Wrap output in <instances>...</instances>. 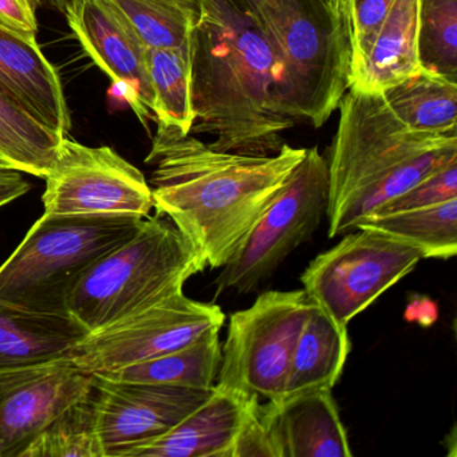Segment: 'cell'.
<instances>
[{
    "label": "cell",
    "mask_w": 457,
    "mask_h": 457,
    "mask_svg": "<svg viewBox=\"0 0 457 457\" xmlns=\"http://www.w3.org/2000/svg\"><path fill=\"white\" fill-rule=\"evenodd\" d=\"M306 148L283 144L271 156L216 151L195 135L157 125L145 162L154 165V208L191 243L205 266L221 269L269 207Z\"/></svg>",
    "instance_id": "cell-1"
},
{
    "label": "cell",
    "mask_w": 457,
    "mask_h": 457,
    "mask_svg": "<svg viewBox=\"0 0 457 457\" xmlns=\"http://www.w3.org/2000/svg\"><path fill=\"white\" fill-rule=\"evenodd\" d=\"M278 62L261 26L231 0H203L192 33L191 135L216 151L271 156L295 121L277 104Z\"/></svg>",
    "instance_id": "cell-2"
},
{
    "label": "cell",
    "mask_w": 457,
    "mask_h": 457,
    "mask_svg": "<svg viewBox=\"0 0 457 457\" xmlns=\"http://www.w3.org/2000/svg\"><path fill=\"white\" fill-rule=\"evenodd\" d=\"M328 164V237L457 162V132H420L393 113L384 95L347 90Z\"/></svg>",
    "instance_id": "cell-3"
},
{
    "label": "cell",
    "mask_w": 457,
    "mask_h": 457,
    "mask_svg": "<svg viewBox=\"0 0 457 457\" xmlns=\"http://www.w3.org/2000/svg\"><path fill=\"white\" fill-rule=\"evenodd\" d=\"M258 25L277 57L278 108L323 127L349 90L346 0H267Z\"/></svg>",
    "instance_id": "cell-4"
},
{
    "label": "cell",
    "mask_w": 457,
    "mask_h": 457,
    "mask_svg": "<svg viewBox=\"0 0 457 457\" xmlns=\"http://www.w3.org/2000/svg\"><path fill=\"white\" fill-rule=\"evenodd\" d=\"M191 243L165 216L144 219L135 237L104 256L71 293L68 312L90 333L183 293L205 269Z\"/></svg>",
    "instance_id": "cell-5"
},
{
    "label": "cell",
    "mask_w": 457,
    "mask_h": 457,
    "mask_svg": "<svg viewBox=\"0 0 457 457\" xmlns=\"http://www.w3.org/2000/svg\"><path fill=\"white\" fill-rule=\"evenodd\" d=\"M144 219L44 213L0 266V301L30 312L69 315V298L79 280L135 237Z\"/></svg>",
    "instance_id": "cell-6"
},
{
    "label": "cell",
    "mask_w": 457,
    "mask_h": 457,
    "mask_svg": "<svg viewBox=\"0 0 457 457\" xmlns=\"http://www.w3.org/2000/svg\"><path fill=\"white\" fill-rule=\"evenodd\" d=\"M314 302L306 291H266L229 317L215 387L242 397L279 400Z\"/></svg>",
    "instance_id": "cell-7"
},
{
    "label": "cell",
    "mask_w": 457,
    "mask_h": 457,
    "mask_svg": "<svg viewBox=\"0 0 457 457\" xmlns=\"http://www.w3.org/2000/svg\"><path fill=\"white\" fill-rule=\"evenodd\" d=\"M328 203L326 157L317 148L306 149L302 162L221 267L213 282L216 295L227 290L239 294L258 290L314 234L326 215Z\"/></svg>",
    "instance_id": "cell-8"
},
{
    "label": "cell",
    "mask_w": 457,
    "mask_h": 457,
    "mask_svg": "<svg viewBox=\"0 0 457 457\" xmlns=\"http://www.w3.org/2000/svg\"><path fill=\"white\" fill-rule=\"evenodd\" d=\"M310 262L301 283L315 304L341 328L409 274L424 253L371 227H357Z\"/></svg>",
    "instance_id": "cell-9"
},
{
    "label": "cell",
    "mask_w": 457,
    "mask_h": 457,
    "mask_svg": "<svg viewBox=\"0 0 457 457\" xmlns=\"http://www.w3.org/2000/svg\"><path fill=\"white\" fill-rule=\"evenodd\" d=\"M226 322L223 310L184 293L90 333L71 360L90 374H106L188 346Z\"/></svg>",
    "instance_id": "cell-10"
},
{
    "label": "cell",
    "mask_w": 457,
    "mask_h": 457,
    "mask_svg": "<svg viewBox=\"0 0 457 457\" xmlns=\"http://www.w3.org/2000/svg\"><path fill=\"white\" fill-rule=\"evenodd\" d=\"M45 180L46 215L148 218L154 208L145 176L111 146H87L65 136Z\"/></svg>",
    "instance_id": "cell-11"
},
{
    "label": "cell",
    "mask_w": 457,
    "mask_h": 457,
    "mask_svg": "<svg viewBox=\"0 0 457 457\" xmlns=\"http://www.w3.org/2000/svg\"><path fill=\"white\" fill-rule=\"evenodd\" d=\"M93 377L98 393V433L105 457H127L132 449L162 437L212 393V389Z\"/></svg>",
    "instance_id": "cell-12"
},
{
    "label": "cell",
    "mask_w": 457,
    "mask_h": 457,
    "mask_svg": "<svg viewBox=\"0 0 457 457\" xmlns=\"http://www.w3.org/2000/svg\"><path fill=\"white\" fill-rule=\"evenodd\" d=\"M71 358L0 370V457H21L63 409L92 387Z\"/></svg>",
    "instance_id": "cell-13"
},
{
    "label": "cell",
    "mask_w": 457,
    "mask_h": 457,
    "mask_svg": "<svg viewBox=\"0 0 457 457\" xmlns=\"http://www.w3.org/2000/svg\"><path fill=\"white\" fill-rule=\"evenodd\" d=\"M69 28L93 62L112 79L144 127L154 116V93L146 74V47L111 0H71Z\"/></svg>",
    "instance_id": "cell-14"
},
{
    "label": "cell",
    "mask_w": 457,
    "mask_h": 457,
    "mask_svg": "<svg viewBox=\"0 0 457 457\" xmlns=\"http://www.w3.org/2000/svg\"><path fill=\"white\" fill-rule=\"evenodd\" d=\"M333 389L259 403L274 457H352Z\"/></svg>",
    "instance_id": "cell-15"
},
{
    "label": "cell",
    "mask_w": 457,
    "mask_h": 457,
    "mask_svg": "<svg viewBox=\"0 0 457 457\" xmlns=\"http://www.w3.org/2000/svg\"><path fill=\"white\" fill-rule=\"evenodd\" d=\"M420 69L419 0H395L379 28L353 47L349 89L384 95Z\"/></svg>",
    "instance_id": "cell-16"
},
{
    "label": "cell",
    "mask_w": 457,
    "mask_h": 457,
    "mask_svg": "<svg viewBox=\"0 0 457 457\" xmlns=\"http://www.w3.org/2000/svg\"><path fill=\"white\" fill-rule=\"evenodd\" d=\"M0 92L54 132L68 136L71 113L57 68L37 39L0 26Z\"/></svg>",
    "instance_id": "cell-17"
},
{
    "label": "cell",
    "mask_w": 457,
    "mask_h": 457,
    "mask_svg": "<svg viewBox=\"0 0 457 457\" xmlns=\"http://www.w3.org/2000/svg\"><path fill=\"white\" fill-rule=\"evenodd\" d=\"M213 386L210 397L162 437L127 457H232L251 401Z\"/></svg>",
    "instance_id": "cell-18"
},
{
    "label": "cell",
    "mask_w": 457,
    "mask_h": 457,
    "mask_svg": "<svg viewBox=\"0 0 457 457\" xmlns=\"http://www.w3.org/2000/svg\"><path fill=\"white\" fill-rule=\"evenodd\" d=\"M87 336L71 315L30 312L0 301V370L71 358Z\"/></svg>",
    "instance_id": "cell-19"
},
{
    "label": "cell",
    "mask_w": 457,
    "mask_h": 457,
    "mask_svg": "<svg viewBox=\"0 0 457 457\" xmlns=\"http://www.w3.org/2000/svg\"><path fill=\"white\" fill-rule=\"evenodd\" d=\"M350 350L352 341L346 328H339L314 303L296 342L283 397L333 389L341 378Z\"/></svg>",
    "instance_id": "cell-20"
},
{
    "label": "cell",
    "mask_w": 457,
    "mask_h": 457,
    "mask_svg": "<svg viewBox=\"0 0 457 457\" xmlns=\"http://www.w3.org/2000/svg\"><path fill=\"white\" fill-rule=\"evenodd\" d=\"M219 331L220 330L210 331L202 338L176 352L97 376L117 381L213 389L221 362Z\"/></svg>",
    "instance_id": "cell-21"
},
{
    "label": "cell",
    "mask_w": 457,
    "mask_h": 457,
    "mask_svg": "<svg viewBox=\"0 0 457 457\" xmlns=\"http://www.w3.org/2000/svg\"><path fill=\"white\" fill-rule=\"evenodd\" d=\"M387 105L406 127L420 132H457V81L420 69L384 93Z\"/></svg>",
    "instance_id": "cell-22"
},
{
    "label": "cell",
    "mask_w": 457,
    "mask_h": 457,
    "mask_svg": "<svg viewBox=\"0 0 457 457\" xmlns=\"http://www.w3.org/2000/svg\"><path fill=\"white\" fill-rule=\"evenodd\" d=\"M63 137L0 92V167L45 180Z\"/></svg>",
    "instance_id": "cell-23"
},
{
    "label": "cell",
    "mask_w": 457,
    "mask_h": 457,
    "mask_svg": "<svg viewBox=\"0 0 457 457\" xmlns=\"http://www.w3.org/2000/svg\"><path fill=\"white\" fill-rule=\"evenodd\" d=\"M145 66L157 125L189 135L194 125L192 38L180 47L146 49Z\"/></svg>",
    "instance_id": "cell-24"
},
{
    "label": "cell",
    "mask_w": 457,
    "mask_h": 457,
    "mask_svg": "<svg viewBox=\"0 0 457 457\" xmlns=\"http://www.w3.org/2000/svg\"><path fill=\"white\" fill-rule=\"evenodd\" d=\"M357 227H371L400 237L422 251L425 259L453 258L457 253V197L417 210L368 215Z\"/></svg>",
    "instance_id": "cell-25"
},
{
    "label": "cell",
    "mask_w": 457,
    "mask_h": 457,
    "mask_svg": "<svg viewBox=\"0 0 457 457\" xmlns=\"http://www.w3.org/2000/svg\"><path fill=\"white\" fill-rule=\"evenodd\" d=\"M98 393L93 385L31 441L21 457H105L98 433Z\"/></svg>",
    "instance_id": "cell-26"
},
{
    "label": "cell",
    "mask_w": 457,
    "mask_h": 457,
    "mask_svg": "<svg viewBox=\"0 0 457 457\" xmlns=\"http://www.w3.org/2000/svg\"><path fill=\"white\" fill-rule=\"evenodd\" d=\"M146 49L180 47L192 38L202 7L184 0H111Z\"/></svg>",
    "instance_id": "cell-27"
},
{
    "label": "cell",
    "mask_w": 457,
    "mask_h": 457,
    "mask_svg": "<svg viewBox=\"0 0 457 457\" xmlns=\"http://www.w3.org/2000/svg\"><path fill=\"white\" fill-rule=\"evenodd\" d=\"M420 63L457 81V0H419Z\"/></svg>",
    "instance_id": "cell-28"
},
{
    "label": "cell",
    "mask_w": 457,
    "mask_h": 457,
    "mask_svg": "<svg viewBox=\"0 0 457 457\" xmlns=\"http://www.w3.org/2000/svg\"><path fill=\"white\" fill-rule=\"evenodd\" d=\"M457 197V162H451L445 167L433 172L424 180L403 192L400 196L385 203L376 212L379 213L400 212V211L417 210V208L429 207L440 204Z\"/></svg>",
    "instance_id": "cell-29"
},
{
    "label": "cell",
    "mask_w": 457,
    "mask_h": 457,
    "mask_svg": "<svg viewBox=\"0 0 457 457\" xmlns=\"http://www.w3.org/2000/svg\"><path fill=\"white\" fill-rule=\"evenodd\" d=\"M352 49L368 39L384 22L395 0H346Z\"/></svg>",
    "instance_id": "cell-30"
},
{
    "label": "cell",
    "mask_w": 457,
    "mask_h": 457,
    "mask_svg": "<svg viewBox=\"0 0 457 457\" xmlns=\"http://www.w3.org/2000/svg\"><path fill=\"white\" fill-rule=\"evenodd\" d=\"M38 0H0V26L29 39L38 36Z\"/></svg>",
    "instance_id": "cell-31"
},
{
    "label": "cell",
    "mask_w": 457,
    "mask_h": 457,
    "mask_svg": "<svg viewBox=\"0 0 457 457\" xmlns=\"http://www.w3.org/2000/svg\"><path fill=\"white\" fill-rule=\"evenodd\" d=\"M31 186L20 170L0 167V207L10 204L30 191Z\"/></svg>",
    "instance_id": "cell-32"
},
{
    "label": "cell",
    "mask_w": 457,
    "mask_h": 457,
    "mask_svg": "<svg viewBox=\"0 0 457 457\" xmlns=\"http://www.w3.org/2000/svg\"><path fill=\"white\" fill-rule=\"evenodd\" d=\"M231 2L243 12L250 14L256 22L261 20L262 12L267 4V0H231Z\"/></svg>",
    "instance_id": "cell-33"
},
{
    "label": "cell",
    "mask_w": 457,
    "mask_h": 457,
    "mask_svg": "<svg viewBox=\"0 0 457 457\" xmlns=\"http://www.w3.org/2000/svg\"><path fill=\"white\" fill-rule=\"evenodd\" d=\"M71 2V0H38L39 7H46V9L60 12V14H65Z\"/></svg>",
    "instance_id": "cell-34"
},
{
    "label": "cell",
    "mask_w": 457,
    "mask_h": 457,
    "mask_svg": "<svg viewBox=\"0 0 457 457\" xmlns=\"http://www.w3.org/2000/svg\"><path fill=\"white\" fill-rule=\"evenodd\" d=\"M184 2H188V4H195V6L202 7L203 0H184Z\"/></svg>",
    "instance_id": "cell-35"
}]
</instances>
